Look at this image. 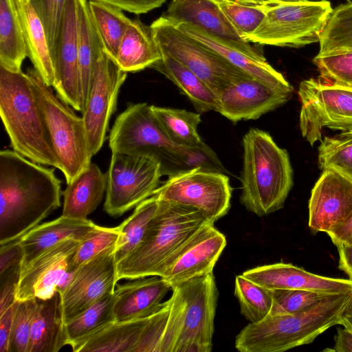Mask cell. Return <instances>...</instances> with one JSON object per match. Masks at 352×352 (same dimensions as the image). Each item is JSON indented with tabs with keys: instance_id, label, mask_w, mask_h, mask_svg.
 <instances>
[{
	"instance_id": "obj_1",
	"label": "cell",
	"mask_w": 352,
	"mask_h": 352,
	"mask_svg": "<svg viewBox=\"0 0 352 352\" xmlns=\"http://www.w3.org/2000/svg\"><path fill=\"white\" fill-rule=\"evenodd\" d=\"M55 168L8 149L0 152V245L20 239L60 206Z\"/></svg>"
},
{
	"instance_id": "obj_2",
	"label": "cell",
	"mask_w": 352,
	"mask_h": 352,
	"mask_svg": "<svg viewBox=\"0 0 352 352\" xmlns=\"http://www.w3.org/2000/svg\"><path fill=\"white\" fill-rule=\"evenodd\" d=\"M109 146L112 153L156 157L161 163L163 175L195 167L210 170L222 167L206 144L187 148L173 143L146 103L131 104L118 116L110 132Z\"/></svg>"
},
{
	"instance_id": "obj_3",
	"label": "cell",
	"mask_w": 352,
	"mask_h": 352,
	"mask_svg": "<svg viewBox=\"0 0 352 352\" xmlns=\"http://www.w3.org/2000/svg\"><path fill=\"white\" fill-rule=\"evenodd\" d=\"M158 201L140 243L116 263L118 280L162 277L175 254L204 225L212 222L194 208Z\"/></svg>"
},
{
	"instance_id": "obj_4",
	"label": "cell",
	"mask_w": 352,
	"mask_h": 352,
	"mask_svg": "<svg viewBox=\"0 0 352 352\" xmlns=\"http://www.w3.org/2000/svg\"><path fill=\"white\" fill-rule=\"evenodd\" d=\"M242 144L241 203L258 217L283 208L293 186L287 151L269 133L258 129H250Z\"/></svg>"
},
{
	"instance_id": "obj_5",
	"label": "cell",
	"mask_w": 352,
	"mask_h": 352,
	"mask_svg": "<svg viewBox=\"0 0 352 352\" xmlns=\"http://www.w3.org/2000/svg\"><path fill=\"white\" fill-rule=\"evenodd\" d=\"M352 291L329 294L310 308L294 314L270 315L250 322L236 336L241 352H282L311 343L330 327L339 324Z\"/></svg>"
},
{
	"instance_id": "obj_6",
	"label": "cell",
	"mask_w": 352,
	"mask_h": 352,
	"mask_svg": "<svg viewBox=\"0 0 352 352\" xmlns=\"http://www.w3.org/2000/svg\"><path fill=\"white\" fill-rule=\"evenodd\" d=\"M0 115L13 150L60 170L32 82L27 73L0 66Z\"/></svg>"
},
{
	"instance_id": "obj_7",
	"label": "cell",
	"mask_w": 352,
	"mask_h": 352,
	"mask_svg": "<svg viewBox=\"0 0 352 352\" xmlns=\"http://www.w3.org/2000/svg\"><path fill=\"white\" fill-rule=\"evenodd\" d=\"M169 316L160 352H210L218 290L212 273L172 289Z\"/></svg>"
},
{
	"instance_id": "obj_8",
	"label": "cell",
	"mask_w": 352,
	"mask_h": 352,
	"mask_svg": "<svg viewBox=\"0 0 352 352\" xmlns=\"http://www.w3.org/2000/svg\"><path fill=\"white\" fill-rule=\"evenodd\" d=\"M30 76L43 112L54 150L60 164L67 184L90 165L93 155L83 118L62 100L48 86L34 68L26 72Z\"/></svg>"
},
{
	"instance_id": "obj_9",
	"label": "cell",
	"mask_w": 352,
	"mask_h": 352,
	"mask_svg": "<svg viewBox=\"0 0 352 352\" xmlns=\"http://www.w3.org/2000/svg\"><path fill=\"white\" fill-rule=\"evenodd\" d=\"M149 27L161 53L170 56L193 72L216 97L230 84L250 76L183 32L163 15Z\"/></svg>"
},
{
	"instance_id": "obj_10",
	"label": "cell",
	"mask_w": 352,
	"mask_h": 352,
	"mask_svg": "<svg viewBox=\"0 0 352 352\" xmlns=\"http://www.w3.org/2000/svg\"><path fill=\"white\" fill-rule=\"evenodd\" d=\"M327 1L272 4L258 28L245 39L262 45L300 47L319 42L332 12Z\"/></svg>"
},
{
	"instance_id": "obj_11",
	"label": "cell",
	"mask_w": 352,
	"mask_h": 352,
	"mask_svg": "<svg viewBox=\"0 0 352 352\" xmlns=\"http://www.w3.org/2000/svg\"><path fill=\"white\" fill-rule=\"evenodd\" d=\"M162 175L161 163L155 157L112 153L104 210L117 217L135 208L153 195Z\"/></svg>"
},
{
	"instance_id": "obj_12",
	"label": "cell",
	"mask_w": 352,
	"mask_h": 352,
	"mask_svg": "<svg viewBox=\"0 0 352 352\" xmlns=\"http://www.w3.org/2000/svg\"><path fill=\"white\" fill-rule=\"evenodd\" d=\"M298 94L301 104L300 129L311 145L322 141L324 128L352 130V89L321 78L302 80Z\"/></svg>"
},
{
	"instance_id": "obj_13",
	"label": "cell",
	"mask_w": 352,
	"mask_h": 352,
	"mask_svg": "<svg viewBox=\"0 0 352 352\" xmlns=\"http://www.w3.org/2000/svg\"><path fill=\"white\" fill-rule=\"evenodd\" d=\"M232 191L230 179L222 172L195 167L169 175L153 195L194 208L214 223L228 212Z\"/></svg>"
},
{
	"instance_id": "obj_14",
	"label": "cell",
	"mask_w": 352,
	"mask_h": 352,
	"mask_svg": "<svg viewBox=\"0 0 352 352\" xmlns=\"http://www.w3.org/2000/svg\"><path fill=\"white\" fill-rule=\"evenodd\" d=\"M116 245L84 263L73 273L60 292V315L64 324L72 320L104 296L113 293L117 285Z\"/></svg>"
},
{
	"instance_id": "obj_15",
	"label": "cell",
	"mask_w": 352,
	"mask_h": 352,
	"mask_svg": "<svg viewBox=\"0 0 352 352\" xmlns=\"http://www.w3.org/2000/svg\"><path fill=\"white\" fill-rule=\"evenodd\" d=\"M127 77L104 53L94 73L87 102L82 111L89 147L96 155L106 140L109 123L116 109L120 89Z\"/></svg>"
},
{
	"instance_id": "obj_16",
	"label": "cell",
	"mask_w": 352,
	"mask_h": 352,
	"mask_svg": "<svg viewBox=\"0 0 352 352\" xmlns=\"http://www.w3.org/2000/svg\"><path fill=\"white\" fill-rule=\"evenodd\" d=\"M79 242L71 237L65 239L21 270L15 300H45L60 292L72 275L67 272L68 266Z\"/></svg>"
},
{
	"instance_id": "obj_17",
	"label": "cell",
	"mask_w": 352,
	"mask_h": 352,
	"mask_svg": "<svg viewBox=\"0 0 352 352\" xmlns=\"http://www.w3.org/2000/svg\"><path fill=\"white\" fill-rule=\"evenodd\" d=\"M293 91L278 89L250 76L226 87L217 96L215 111L231 122L256 120L283 105Z\"/></svg>"
},
{
	"instance_id": "obj_18",
	"label": "cell",
	"mask_w": 352,
	"mask_h": 352,
	"mask_svg": "<svg viewBox=\"0 0 352 352\" xmlns=\"http://www.w3.org/2000/svg\"><path fill=\"white\" fill-rule=\"evenodd\" d=\"M56 95L82 112L78 46L77 1L67 0L53 57Z\"/></svg>"
},
{
	"instance_id": "obj_19",
	"label": "cell",
	"mask_w": 352,
	"mask_h": 352,
	"mask_svg": "<svg viewBox=\"0 0 352 352\" xmlns=\"http://www.w3.org/2000/svg\"><path fill=\"white\" fill-rule=\"evenodd\" d=\"M212 222L204 225L175 254L162 277L175 289L193 278L213 272L227 241Z\"/></svg>"
},
{
	"instance_id": "obj_20",
	"label": "cell",
	"mask_w": 352,
	"mask_h": 352,
	"mask_svg": "<svg viewBox=\"0 0 352 352\" xmlns=\"http://www.w3.org/2000/svg\"><path fill=\"white\" fill-rule=\"evenodd\" d=\"M351 215L352 181L336 170H322L309 202V228L314 232L328 233Z\"/></svg>"
},
{
	"instance_id": "obj_21",
	"label": "cell",
	"mask_w": 352,
	"mask_h": 352,
	"mask_svg": "<svg viewBox=\"0 0 352 352\" xmlns=\"http://www.w3.org/2000/svg\"><path fill=\"white\" fill-rule=\"evenodd\" d=\"M162 15L175 23L196 26L254 58L266 60L259 50L241 36L212 0H172Z\"/></svg>"
},
{
	"instance_id": "obj_22",
	"label": "cell",
	"mask_w": 352,
	"mask_h": 352,
	"mask_svg": "<svg viewBox=\"0 0 352 352\" xmlns=\"http://www.w3.org/2000/svg\"><path fill=\"white\" fill-rule=\"evenodd\" d=\"M242 275L269 290L302 289L326 294L352 291V280L309 272L291 263H277L256 267Z\"/></svg>"
},
{
	"instance_id": "obj_23",
	"label": "cell",
	"mask_w": 352,
	"mask_h": 352,
	"mask_svg": "<svg viewBox=\"0 0 352 352\" xmlns=\"http://www.w3.org/2000/svg\"><path fill=\"white\" fill-rule=\"evenodd\" d=\"M170 289L162 277L137 278L116 285L113 313L116 322L147 318L162 306V301Z\"/></svg>"
},
{
	"instance_id": "obj_24",
	"label": "cell",
	"mask_w": 352,
	"mask_h": 352,
	"mask_svg": "<svg viewBox=\"0 0 352 352\" xmlns=\"http://www.w3.org/2000/svg\"><path fill=\"white\" fill-rule=\"evenodd\" d=\"M175 24L183 32L218 54L248 75L272 87L285 91H294L293 87L283 74L273 68L266 60L254 58L192 25L186 23Z\"/></svg>"
},
{
	"instance_id": "obj_25",
	"label": "cell",
	"mask_w": 352,
	"mask_h": 352,
	"mask_svg": "<svg viewBox=\"0 0 352 352\" xmlns=\"http://www.w3.org/2000/svg\"><path fill=\"white\" fill-rule=\"evenodd\" d=\"M96 226L89 219H76L63 215L52 221L38 224L19 239L23 250L21 270L62 240L71 237L81 241Z\"/></svg>"
},
{
	"instance_id": "obj_26",
	"label": "cell",
	"mask_w": 352,
	"mask_h": 352,
	"mask_svg": "<svg viewBox=\"0 0 352 352\" xmlns=\"http://www.w3.org/2000/svg\"><path fill=\"white\" fill-rule=\"evenodd\" d=\"M107 189V173L102 172L95 164L67 184L63 192L62 215L85 220L93 212L102 200Z\"/></svg>"
},
{
	"instance_id": "obj_27",
	"label": "cell",
	"mask_w": 352,
	"mask_h": 352,
	"mask_svg": "<svg viewBox=\"0 0 352 352\" xmlns=\"http://www.w3.org/2000/svg\"><path fill=\"white\" fill-rule=\"evenodd\" d=\"M78 46L82 111L87 102L96 64L104 47L93 19L88 0H76Z\"/></svg>"
},
{
	"instance_id": "obj_28",
	"label": "cell",
	"mask_w": 352,
	"mask_h": 352,
	"mask_svg": "<svg viewBox=\"0 0 352 352\" xmlns=\"http://www.w3.org/2000/svg\"><path fill=\"white\" fill-rule=\"evenodd\" d=\"M27 56L43 81L52 87L54 68L43 25L29 0H15Z\"/></svg>"
},
{
	"instance_id": "obj_29",
	"label": "cell",
	"mask_w": 352,
	"mask_h": 352,
	"mask_svg": "<svg viewBox=\"0 0 352 352\" xmlns=\"http://www.w3.org/2000/svg\"><path fill=\"white\" fill-rule=\"evenodd\" d=\"M67 345L60 309V292L38 300L30 331L28 352H57Z\"/></svg>"
},
{
	"instance_id": "obj_30",
	"label": "cell",
	"mask_w": 352,
	"mask_h": 352,
	"mask_svg": "<svg viewBox=\"0 0 352 352\" xmlns=\"http://www.w3.org/2000/svg\"><path fill=\"white\" fill-rule=\"evenodd\" d=\"M162 58L150 27L139 19L131 20L118 47L115 63L125 72H137L151 67Z\"/></svg>"
},
{
	"instance_id": "obj_31",
	"label": "cell",
	"mask_w": 352,
	"mask_h": 352,
	"mask_svg": "<svg viewBox=\"0 0 352 352\" xmlns=\"http://www.w3.org/2000/svg\"><path fill=\"white\" fill-rule=\"evenodd\" d=\"M161 54L162 58L151 67L172 81L188 97L198 113L215 111L217 97L210 87L180 63Z\"/></svg>"
},
{
	"instance_id": "obj_32",
	"label": "cell",
	"mask_w": 352,
	"mask_h": 352,
	"mask_svg": "<svg viewBox=\"0 0 352 352\" xmlns=\"http://www.w3.org/2000/svg\"><path fill=\"white\" fill-rule=\"evenodd\" d=\"M27 50L15 0H0V66L21 72Z\"/></svg>"
},
{
	"instance_id": "obj_33",
	"label": "cell",
	"mask_w": 352,
	"mask_h": 352,
	"mask_svg": "<svg viewBox=\"0 0 352 352\" xmlns=\"http://www.w3.org/2000/svg\"><path fill=\"white\" fill-rule=\"evenodd\" d=\"M115 294H108L80 315L65 324L67 344L73 351L90 338L116 322L113 313Z\"/></svg>"
},
{
	"instance_id": "obj_34",
	"label": "cell",
	"mask_w": 352,
	"mask_h": 352,
	"mask_svg": "<svg viewBox=\"0 0 352 352\" xmlns=\"http://www.w3.org/2000/svg\"><path fill=\"white\" fill-rule=\"evenodd\" d=\"M148 317L114 322L87 340L78 352H135Z\"/></svg>"
},
{
	"instance_id": "obj_35",
	"label": "cell",
	"mask_w": 352,
	"mask_h": 352,
	"mask_svg": "<svg viewBox=\"0 0 352 352\" xmlns=\"http://www.w3.org/2000/svg\"><path fill=\"white\" fill-rule=\"evenodd\" d=\"M151 109L166 135L175 144L187 148L205 144L197 132L201 113L154 105H151Z\"/></svg>"
},
{
	"instance_id": "obj_36",
	"label": "cell",
	"mask_w": 352,
	"mask_h": 352,
	"mask_svg": "<svg viewBox=\"0 0 352 352\" xmlns=\"http://www.w3.org/2000/svg\"><path fill=\"white\" fill-rule=\"evenodd\" d=\"M89 3L104 52L115 62L120 42L131 19L116 6L95 0L89 1Z\"/></svg>"
},
{
	"instance_id": "obj_37",
	"label": "cell",
	"mask_w": 352,
	"mask_h": 352,
	"mask_svg": "<svg viewBox=\"0 0 352 352\" xmlns=\"http://www.w3.org/2000/svg\"><path fill=\"white\" fill-rule=\"evenodd\" d=\"M158 204L157 198L152 195L138 204L132 214L119 225L121 234L115 251L116 263L140 243L149 221L157 211Z\"/></svg>"
},
{
	"instance_id": "obj_38",
	"label": "cell",
	"mask_w": 352,
	"mask_h": 352,
	"mask_svg": "<svg viewBox=\"0 0 352 352\" xmlns=\"http://www.w3.org/2000/svg\"><path fill=\"white\" fill-rule=\"evenodd\" d=\"M318 54L352 51V2L332 10L320 39Z\"/></svg>"
},
{
	"instance_id": "obj_39",
	"label": "cell",
	"mask_w": 352,
	"mask_h": 352,
	"mask_svg": "<svg viewBox=\"0 0 352 352\" xmlns=\"http://www.w3.org/2000/svg\"><path fill=\"white\" fill-rule=\"evenodd\" d=\"M234 294L239 302L241 314L250 322H258L270 314L273 302L271 290L242 274L235 278Z\"/></svg>"
},
{
	"instance_id": "obj_40",
	"label": "cell",
	"mask_w": 352,
	"mask_h": 352,
	"mask_svg": "<svg viewBox=\"0 0 352 352\" xmlns=\"http://www.w3.org/2000/svg\"><path fill=\"white\" fill-rule=\"evenodd\" d=\"M318 160L321 170H336L352 181V130L322 140Z\"/></svg>"
},
{
	"instance_id": "obj_41",
	"label": "cell",
	"mask_w": 352,
	"mask_h": 352,
	"mask_svg": "<svg viewBox=\"0 0 352 352\" xmlns=\"http://www.w3.org/2000/svg\"><path fill=\"white\" fill-rule=\"evenodd\" d=\"M212 1L245 39L258 28L268 8L272 4L262 3L255 0Z\"/></svg>"
},
{
	"instance_id": "obj_42",
	"label": "cell",
	"mask_w": 352,
	"mask_h": 352,
	"mask_svg": "<svg viewBox=\"0 0 352 352\" xmlns=\"http://www.w3.org/2000/svg\"><path fill=\"white\" fill-rule=\"evenodd\" d=\"M121 232L120 226L105 228L97 225L81 241L71 256L67 272L72 273L82 264L105 250L117 245Z\"/></svg>"
},
{
	"instance_id": "obj_43",
	"label": "cell",
	"mask_w": 352,
	"mask_h": 352,
	"mask_svg": "<svg viewBox=\"0 0 352 352\" xmlns=\"http://www.w3.org/2000/svg\"><path fill=\"white\" fill-rule=\"evenodd\" d=\"M320 78L352 89V51L318 54L313 60Z\"/></svg>"
},
{
	"instance_id": "obj_44",
	"label": "cell",
	"mask_w": 352,
	"mask_h": 352,
	"mask_svg": "<svg viewBox=\"0 0 352 352\" xmlns=\"http://www.w3.org/2000/svg\"><path fill=\"white\" fill-rule=\"evenodd\" d=\"M273 298L270 315L294 314L311 307L329 295L302 289L271 290Z\"/></svg>"
},
{
	"instance_id": "obj_45",
	"label": "cell",
	"mask_w": 352,
	"mask_h": 352,
	"mask_svg": "<svg viewBox=\"0 0 352 352\" xmlns=\"http://www.w3.org/2000/svg\"><path fill=\"white\" fill-rule=\"evenodd\" d=\"M38 299L19 301L14 316L9 352H28L32 320Z\"/></svg>"
},
{
	"instance_id": "obj_46",
	"label": "cell",
	"mask_w": 352,
	"mask_h": 352,
	"mask_svg": "<svg viewBox=\"0 0 352 352\" xmlns=\"http://www.w3.org/2000/svg\"><path fill=\"white\" fill-rule=\"evenodd\" d=\"M39 16L53 60L55 45L67 0H29Z\"/></svg>"
},
{
	"instance_id": "obj_47",
	"label": "cell",
	"mask_w": 352,
	"mask_h": 352,
	"mask_svg": "<svg viewBox=\"0 0 352 352\" xmlns=\"http://www.w3.org/2000/svg\"><path fill=\"white\" fill-rule=\"evenodd\" d=\"M170 302L168 299L160 308L148 317L135 352H160L164 335Z\"/></svg>"
},
{
	"instance_id": "obj_48",
	"label": "cell",
	"mask_w": 352,
	"mask_h": 352,
	"mask_svg": "<svg viewBox=\"0 0 352 352\" xmlns=\"http://www.w3.org/2000/svg\"><path fill=\"white\" fill-rule=\"evenodd\" d=\"M21 271V265H19L0 275V315L16 300L15 296Z\"/></svg>"
},
{
	"instance_id": "obj_49",
	"label": "cell",
	"mask_w": 352,
	"mask_h": 352,
	"mask_svg": "<svg viewBox=\"0 0 352 352\" xmlns=\"http://www.w3.org/2000/svg\"><path fill=\"white\" fill-rule=\"evenodd\" d=\"M136 14L146 13L160 7L166 0H95Z\"/></svg>"
},
{
	"instance_id": "obj_50",
	"label": "cell",
	"mask_w": 352,
	"mask_h": 352,
	"mask_svg": "<svg viewBox=\"0 0 352 352\" xmlns=\"http://www.w3.org/2000/svg\"><path fill=\"white\" fill-rule=\"evenodd\" d=\"M23 250L19 239L0 245V275L10 268L21 264Z\"/></svg>"
},
{
	"instance_id": "obj_51",
	"label": "cell",
	"mask_w": 352,
	"mask_h": 352,
	"mask_svg": "<svg viewBox=\"0 0 352 352\" xmlns=\"http://www.w3.org/2000/svg\"><path fill=\"white\" fill-rule=\"evenodd\" d=\"M19 301L15 300L0 315V352H9L12 322Z\"/></svg>"
},
{
	"instance_id": "obj_52",
	"label": "cell",
	"mask_w": 352,
	"mask_h": 352,
	"mask_svg": "<svg viewBox=\"0 0 352 352\" xmlns=\"http://www.w3.org/2000/svg\"><path fill=\"white\" fill-rule=\"evenodd\" d=\"M333 243L336 245L352 244V215L344 223L328 232Z\"/></svg>"
},
{
	"instance_id": "obj_53",
	"label": "cell",
	"mask_w": 352,
	"mask_h": 352,
	"mask_svg": "<svg viewBox=\"0 0 352 352\" xmlns=\"http://www.w3.org/2000/svg\"><path fill=\"white\" fill-rule=\"evenodd\" d=\"M335 344L331 351L352 352V332L344 328H338L334 338Z\"/></svg>"
},
{
	"instance_id": "obj_54",
	"label": "cell",
	"mask_w": 352,
	"mask_h": 352,
	"mask_svg": "<svg viewBox=\"0 0 352 352\" xmlns=\"http://www.w3.org/2000/svg\"><path fill=\"white\" fill-rule=\"evenodd\" d=\"M338 251V268L352 280V244L336 246Z\"/></svg>"
},
{
	"instance_id": "obj_55",
	"label": "cell",
	"mask_w": 352,
	"mask_h": 352,
	"mask_svg": "<svg viewBox=\"0 0 352 352\" xmlns=\"http://www.w3.org/2000/svg\"><path fill=\"white\" fill-rule=\"evenodd\" d=\"M339 324L352 332V297L341 315Z\"/></svg>"
},
{
	"instance_id": "obj_56",
	"label": "cell",
	"mask_w": 352,
	"mask_h": 352,
	"mask_svg": "<svg viewBox=\"0 0 352 352\" xmlns=\"http://www.w3.org/2000/svg\"><path fill=\"white\" fill-rule=\"evenodd\" d=\"M262 3H272V4H285V3H298L305 2L308 0H255Z\"/></svg>"
}]
</instances>
